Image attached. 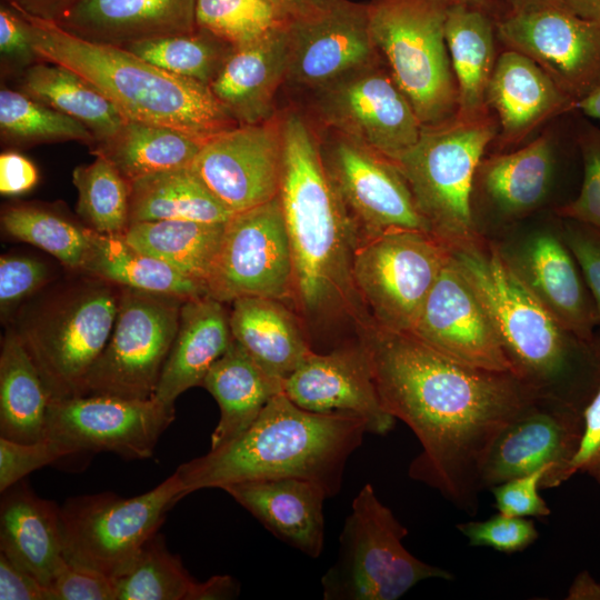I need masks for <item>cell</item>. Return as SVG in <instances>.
<instances>
[{"mask_svg": "<svg viewBox=\"0 0 600 600\" xmlns=\"http://www.w3.org/2000/svg\"><path fill=\"white\" fill-rule=\"evenodd\" d=\"M357 333L384 410L421 444L409 477L474 514L492 442L537 394L512 372L461 363L410 332L367 320Z\"/></svg>", "mask_w": 600, "mask_h": 600, "instance_id": "6da1fadb", "label": "cell"}, {"mask_svg": "<svg viewBox=\"0 0 600 600\" xmlns=\"http://www.w3.org/2000/svg\"><path fill=\"white\" fill-rule=\"evenodd\" d=\"M282 116L283 164L279 200L293 264V303L306 319L367 316L352 282L358 237L324 168L318 132L303 113Z\"/></svg>", "mask_w": 600, "mask_h": 600, "instance_id": "7a4b0ae2", "label": "cell"}, {"mask_svg": "<svg viewBox=\"0 0 600 600\" xmlns=\"http://www.w3.org/2000/svg\"><path fill=\"white\" fill-rule=\"evenodd\" d=\"M452 257L488 312L512 372L538 398L583 412L600 384V338L567 331L533 296L486 238L451 249Z\"/></svg>", "mask_w": 600, "mask_h": 600, "instance_id": "3957f363", "label": "cell"}, {"mask_svg": "<svg viewBox=\"0 0 600 600\" xmlns=\"http://www.w3.org/2000/svg\"><path fill=\"white\" fill-rule=\"evenodd\" d=\"M368 426L350 412L316 413L277 393L254 422L228 443L178 467L186 496L201 489L276 478L320 484L329 498L342 484L346 464Z\"/></svg>", "mask_w": 600, "mask_h": 600, "instance_id": "277c9868", "label": "cell"}, {"mask_svg": "<svg viewBox=\"0 0 600 600\" xmlns=\"http://www.w3.org/2000/svg\"><path fill=\"white\" fill-rule=\"evenodd\" d=\"M17 12L29 23L41 61L83 77L127 119L173 128L203 141L240 126L209 86L166 71L124 48L87 41L56 22Z\"/></svg>", "mask_w": 600, "mask_h": 600, "instance_id": "5b68a950", "label": "cell"}, {"mask_svg": "<svg viewBox=\"0 0 600 600\" xmlns=\"http://www.w3.org/2000/svg\"><path fill=\"white\" fill-rule=\"evenodd\" d=\"M120 293L117 284L74 272L23 303L9 322L52 400L86 394L89 372L112 332Z\"/></svg>", "mask_w": 600, "mask_h": 600, "instance_id": "8992f818", "label": "cell"}, {"mask_svg": "<svg viewBox=\"0 0 600 600\" xmlns=\"http://www.w3.org/2000/svg\"><path fill=\"white\" fill-rule=\"evenodd\" d=\"M499 132L490 111L466 118L457 113L422 126L418 141L393 159L431 232L451 249L484 239L479 231L472 189L477 167Z\"/></svg>", "mask_w": 600, "mask_h": 600, "instance_id": "52a82bcc", "label": "cell"}, {"mask_svg": "<svg viewBox=\"0 0 600 600\" xmlns=\"http://www.w3.org/2000/svg\"><path fill=\"white\" fill-rule=\"evenodd\" d=\"M446 0H370L376 48L422 126L458 110V89L446 42Z\"/></svg>", "mask_w": 600, "mask_h": 600, "instance_id": "ba28073f", "label": "cell"}, {"mask_svg": "<svg viewBox=\"0 0 600 600\" xmlns=\"http://www.w3.org/2000/svg\"><path fill=\"white\" fill-rule=\"evenodd\" d=\"M408 529L381 502L371 483L354 497L340 534L337 561L321 579L324 600H397L428 579L453 574L411 554Z\"/></svg>", "mask_w": 600, "mask_h": 600, "instance_id": "9c48e42d", "label": "cell"}, {"mask_svg": "<svg viewBox=\"0 0 600 600\" xmlns=\"http://www.w3.org/2000/svg\"><path fill=\"white\" fill-rule=\"evenodd\" d=\"M183 497L174 471L137 497L103 492L68 499L60 507L66 560L116 578L158 533L168 510Z\"/></svg>", "mask_w": 600, "mask_h": 600, "instance_id": "30bf717a", "label": "cell"}, {"mask_svg": "<svg viewBox=\"0 0 600 600\" xmlns=\"http://www.w3.org/2000/svg\"><path fill=\"white\" fill-rule=\"evenodd\" d=\"M451 248L431 232L392 230L360 241L352 282L370 321L411 332Z\"/></svg>", "mask_w": 600, "mask_h": 600, "instance_id": "8fae6325", "label": "cell"}, {"mask_svg": "<svg viewBox=\"0 0 600 600\" xmlns=\"http://www.w3.org/2000/svg\"><path fill=\"white\" fill-rule=\"evenodd\" d=\"M184 300L121 287L112 332L89 372L84 396L152 398Z\"/></svg>", "mask_w": 600, "mask_h": 600, "instance_id": "7c38bea8", "label": "cell"}, {"mask_svg": "<svg viewBox=\"0 0 600 600\" xmlns=\"http://www.w3.org/2000/svg\"><path fill=\"white\" fill-rule=\"evenodd\" d=\"M306 93L309 114H304L311 122L389 159L419 139L422 124L384 59Z\"/></svg>", "mask_w": 600, "mask_h": 600, "instance_id": "4fadbf2b", "label": "cell"}, {"mask_svg": "<svg viewBox=\"0 0 600 600\" xmlns=\"http://www.w3.org/2000/svg\"><path fill=\"white\" fill-rule=\"evenodd\" d=\"M319 129L324 168L358 243L392 230L431 232L407 181L389 158L334 130Z\"/></svg>", "mask_w": 600, "mask_h": 600, "instance_id": "5bb4252c", "label": "cell"}, {"mask_svg": "<svg viewBox=\"0 0 600 600\" xmlns=\"http://www.w3.org/2000/svg\"><path fill=\"white\" fill-rule=\"evenodd\" d=\"M220 302L263 297L293 302V264L279 197L234 213L206 282Z\"/></svg>", "mask_w": 600, "mask_h": 600, "instance_id": "9a60e30c", "label": "cell"}, {"mask_svg": "<svg viewBox=\"0 0 600 600\" xmlns=\"http://www.w3.org/2000/svg\"><path fill=\"white\" fill-rule=\"evenodd\" d=\"M174 417V406L153 397L87 394L51 400L46 438L68 456L109 451L127 459H146Z\"/></svg>", "mask_w": 600, "mask_h": 600, "instance_id": "2e32d148", "label": "cell"}, {"mask_svg": "<svg viewBox=\"0 0 600 600\" xmlns=\"http://www.w3.org/2000/svg\"><path fill=\"white\" fill-rule=\"evenodd\" d=\"M496 33L506 49L529 57L577 102L600 88V23L567 4L501 16Z\"/></svg>", "mask_w": 600, "mask_h": 600, "instance_id": "e0dca14e", "label": "cell"}, {"mask_svg": "<svg viewBox=\"0 0 600 600\" xmlns=\"http://www.w3.org/2000/svg\"><path fill=\"white\" fill-rule=\"evenodd\" d=\"M283 164L282 116L240 124L207 140L191 170L233 214L279 194Z\"/></svg>", "mask_w": 600, "mask_h": 600, "instance_id": "ac0fdd59", "label": "cell"}, {"mask_svg": "<svg viewBox=\"0 0 600 600\" xmlns=\"http://www.w3.org/2000/svg\"><path fill=\"white\" fill-rule=\"evenodd\" d=\"M382 59L370 33L367 3L333 0L290 23L286 84L306 93Z\"/></svg>", "mask_w": 600, "mask_h": 600, "instance_id": "d6986e66", "label": "cell"}, {"mask_svg": "<svg viewBox=\"0 0 600 600\" xmlns=\"http://www.w3.org/2000/svg\"><path fill=\"white\" fill-rule=\"evenodd\" d=\"M582 431V411L538 398L492 442L480 470L481 491L546 466L553 468L542 478L541 488L559 487V477L577 453Z\"/></svg>", "mask_w": 600, "mask_h": 600, "instance_id": "ffe728a7", "label": "cell"}, {"mask_svg": "<svg viewBox=\"0 0 600 600\" xmlns=\"http://www.w3.org/2000/svg\"><path fill=\"white\" fill-rule=\"evenodd\" d=\"M410 333L461 363L512 372L488 312L452 253L432 286Z\"/></svg>", "mask_w": 600, "mask_h": 600, "instance_id": "44dd1931", "label": "cell"}, {"mask_svg": "<svg viewBox=\"0 0 600 600\" xmlns=\"http://www.w3.org/2000/svg\"><path fill=\"white\" fill-rule=\"evenodd\" d=\"M499 247L521 281L567 331L586 341L600 338L596 304L559 224Z\"/></svg>", "mask_w": 600, "mask_h": 600, "instance_id": "7402d4cb", "label": "cell"}, {"mask_svg": "<svg viewBox=\"0 0 600 600\" xmlns=\"http://www.w3.org/2000/svg\"><path fill=\"white\" fill-rule=\"evenodd\" d=\"M282 391L307 411L356 413L374 434H387L396 423L380 401L358 341L328 352L312 351L283 381Z\"/></svg>", "mask_w": 600, "mask_h": 600, "instance_id": "603a6c76", "label": "cell"}, {"mask_svg": "<svg viewBox=\"0 0 600 600\" xmlns=\"http://www.w3.org/2000/svg\"><path fill=\"white\" fill-rule=\"evenodd\" d=\"M486 102L498 118L500 149L521 143L539 127L577 112L567 94L533 60L511 49L498 54Z\"/></svg>", "mask_w": 600, "mask_h": 600, "instance_id": "cb8c5ba5", "label": "cell"}, {"mask_svg": "<svg viewBox=\"0 0 600 600\" xmlns=\"http://www.w3.org/2000/svg\"><path fill=\"white\" fill-rule=\"evenodd\" d=\"M222 490L279 540L310 558L321 554L323 502L329 496L320 484L290 477L239 482Z\"/></svg>", "mask_w": 600, "mask_h": 600, "instance_id": "d4e9b609", "label": "cell"}, {"mask_svg": "<svg viewBox=\"0 0 600 600\" xmlns=\"http://www.w3.org/2000/svg\"><path fill=\"white\" fill-rule=\"evenodd\" d=\"M196 0H80L57 24L87 41L124 47L197 30Z\"/></svg>", "mask_w": 600, "mask_h": 600, "instance_id": "484cf974", "label": "cell"}, {"mask_svg": "<svg viewBox=\"0 0 600 600\" xmlns=\"http://www.w3.org/2000/svg\"><path fill=\"white\" fill-rule=\"evenodd\" d=\"M556 168L553 136L544 132L506 153L483 156L473 180L472 197L497 219H522L544 202Z\"/></svg>", "mask_w": 600, "mask_h": 600, "instance_id": "4316f807", "label": "cell"}, {"mask_svg": "<svg viewBox=\"0 0 600 600\" xmlns=\"http://www.w3.org/2000/svg\"><path fill=\"white\" fill-rule=\"evenodd\" d=\"M288 29L234 47L209 86L240 124L263 122L278 113L274 102L278 91L286 84Z\"/></svg>", "mask_w": 600, "mask_h": 600, "instance_id": "83f0119b", "label": "cell"}, {"mask_svg": "<svg viewBox=\"0 0 600 600\" xmlns=\"http://www.w3.org/2000/svg\"><path fill=\"white\" fill-rule=\"evenodd\" d=\"M2 493L0 552L49 588L67 563L60 507L21 481Z\"/></svg>", "mask_w": 600, "mask_h": 600, "instance_id": "f1b7e54d", "label": "cell"}, {"mask_svg": "<svg viewBox=\"0 0 600 600\" xmlns=\"http://www.w3.org/2000/svg\"><path fill=\"white\" fill-rule=\"evenodd\" d=\"M232 340L229 312L223 302L208 294L184 300L153 398L174 406L181 393L202 384L209 369Z\"/></svg>", "mask_w": 600, "mask_h": 600, "instance_id": "f546056e", "label": "cell"}, {"mask_svg": "<svg viewBox=\"0 0 600 600\" xmlns=\"http://www.w3.org/2000/svg\"><path fill=\"white\" fill-rule=\"evenodd\" d=\"M231 304L233 340L268 376L283 383L313 351L298 319L277 299L244 297Z\"/></svg>", "mask_w": 600, "mask_h": 600, "instance_id": "4dcf8cb0", "label": "cell"}, {"mask_svg": "<svg viewBox=\"0 0 600 600\" xmlns=\"http://www.w3.org/2000/svg\"><path fill=\"white\" fill-rule=\"evenodd\" d=\"M444 33L458 89L457 114L472 118L489 112L486 93L498 58L494 16L482 8L451 3Z\"/></svg>", "mask_w": 600, "mask_h": 600, "instance_id": "1f68e13d", "label": "cell"}, {"mask_svg": "<svg viewBox=\"0 0 600 600\" xmlns=\"http://www.w3.org/2000/svg\"><path fill=\"white\" fill-rule=\"evenodd\" d=\"M202 387L216 399L220 419L210 449L244 432L283 383L268 376L234 340L207 372Z\"/></svg>", "mask_w": 600, "mask_h": 600, "instance_id": "d6a6232c", "label": "cell"}, {"mask_svg": "<svg viewBox=\"0 0 600 600\" xmlns=\"http://www.w3.org/2000/svg\"><path fill=\"white\" fill-rule=\"evenodd\" d=\"M51 396L11 323L6 324L0 352V432L13 441L46 438Z\"/></svg>", "mask_w": 600, "mask_h": 600, "instance_id": "836d02e7", "label": "cell"}, {"mask_svg": "<svg viewBox=\"0 0 600 600\" xmlns=\"http://www.w3.org/2000/svg\"><path fill=\"white\" fill-rule=\"evenodd\" d=\"M122 288L190 299L206 288L167 262L140 251L122 234H103L88 228L81 271Z\"/></svg>", "mask_w": 600, "mask_h": 600, "instance_id": "e575fe53", "label": "cell"}, {"mask_svg": "<svg viewBox=\"0 0 600 600\" xmlns=\"http://www.w3.org/2000/svg\"><path fill=\"white\" fill-rule=\"evenodd\" d=\"M206 141L183 131L128 119L116 134L91 146L132 181L161 171L190 167Z\"/></svg>", "mask_w": 600, "mask_h": 600, "instance_id": "d590c367", "label": "cell"}, {"mask_svg": "<svg viewBox=\"0 0 600 600\" xmlns=\"http://www.w3.org/2000/svg\"><path fill=\"white\" fill-rule=\"evenodd\" d=\"M232 216L190 167L129 182V223L157 220L224 223Z\"/></svg>", "mask_w": 600, "mask_h": 600, "instance_id": "8d00e7d4", "label": "cell"}, {"mask_svg": "<svg viewBox=\"0 0 600 600\" xmlns=\"http://www.w3.org/2000/svg\"><path fill=\"white\" fill-rule=\"evenodd\" d=\"M21 91L83 123L96 142L116 134L128 120L98 88L60 64L39 61L27 68Z\"/></svg>", "mask_w": 600, "mask_h": 600, "instance_id": "74e56055", "label": "cell"}, {"mask_svg": "<svg viewBox=\"0 0 600 600\" xmlns=\"http://www.w3.org/2000/svg\"><path fill=\"white\" fill-rule=\"evenodd\" d=\"M224 226L193 220L140 221L129 223L122 237L206 288Z\"/></svg>", "mask_w": 600, "mask_h": 600, "instance_id": "f35d334b", "label": "cell"}, {"mask_svg": "<svg viewBox=\"0 0 600 600\" xmlns=\"http://www.w3.org/2000/svg\"><path fill=\"white\" fill-rule=\"evenodd\" d=\"M116 600H209L210 581H196L163 537L154 534L131 564L113 578Z\"/></svg>", "mask_w": 600, "mask_h": 600, "instance_id": "ab89813d", "label": "cell"}, {"mask_svg": "<svg viewBox=\"0 0 600 600\" xmlns=\"http://www.w3.org/2000/svg\"><path fill=\"white\" fill-rule=\"evenodd\" d=\"M0 220L8 237L43 250L70 272L81 271L88 244L84 224L31 203L6 207Z\"/></svg>", "mask_w": 600, "mask_h": 600, "instance_id": "60d3db41", "label": "cell"}, {"mask_svg": "<svg viewBox=\"0 0 600 600\" xmlns=\"http://www.w3.org/2000/svg\"><path fill=\"white\" fill-rule=\"evenodd\" d=\"M122 48L166 71L210 86L234 47L197 28L191 33L132 42Z\"/></svg>", "mask_w": 600, "mask_h": 600, "instance_id": "b9f144b4", "label": "cell"}, {"mask_svg": "<svg viewBox=\"0 0 600 600\" xmlns=\"http://www.w3.org/2000/svg\"><path fill=\"white\" fill-rule=\"evenodd\" d=\"M76 211L83 224L99 233L122 234L129 226V182L106 158L73 170Z\"/></svg>", "mask_w": 600, "mask_h": 600, "instance_id": "7bdbcfd3", "label": "cell"}, {"mask_svg": "<svg viewBox=\"0 0 600 600\" xmlns=\"http://www.w3.org/2000/svg\"><path fill=\"white\" fill-rule=\"evenodd\" d=\"M1 137L16 144L51 141L96 142L92 132L80 121L33 99L22 91H0Z\"/></svg>", "mask_w": 600, "mask_h": 600, "instance_id": "ee69618b", "label": "cell"}, {"mask_svg": "<svg viewBox=\"0 0 600 600\" xmlns=\"http://www.w3.org/2000/svg\"><path fill=\"white\" fill-rule=\"evenodd\" d=\"M194 20L238 47L289 27L293 18L273 0H196Z\"/></svg>", "mask_w": 600, "mask_h": 600, "instance_id": "f6af8a7d", "label": "cell"}, {"mask_svg": "<svg viewBox=\"0 0 600 600\" xmlns=\"http://www.w3.org/2000/svg\"><path fill=\"white\" fill-rule=\"evenodd\" d=\"M574 141L582 164L581 186L578 194L556 208L554 213L600 229V128L586 118L578 119Z\"/></svg>", "mask_w": 600, "mask_h": 600, "instance_id": "bcb514c9", "label": "cell"}, {"mask_svg": "<svg viewBox=\"0 0 600 600\" xmlns=\"http://www.w3.org/2000/svg\"><path fill=\"white\" fill-rule=\"evenodd\" d=\"M50 267L27 254H2L0 258V312L9 323L20 307L49 286Z\"/></svg>", "mask_w": 600, "mask_h": 600, "instance_id": "7dc6e473", "label": "cell"}, {"mask_svg": "<svg viewBox=\"0 0 600 600\" xmlns=\"http://www.w3.org/2000/svg\"><path fill=\"white\" fill-rule=\"evenodd\" d=\"M472 547H488L502 553L521 552L539 538L533 521L498 512L482 521L457 524Z\"/></svg>", "mask_w": 600, "mask_h": 600, "instance_id": "c3c4849f", "label": "cell"}, {"mask_svg": "<svg viewBox=\"0 0 600 600\" xmlns=\"http://www.w3.org/2000/svg\"><path fill=\"white\" fill-rule=\"evenodd\" d=\"M53 440L24 443L0 437V491L4 492L27 474L67 457Z\"/></svg>", "mask_w": 600, "mask_h": 600, "instance_id": "681fc988", "label": "cell"}, {"mask_svg": "<svg viewBox=\"0 0 600 600\" xmlns=\"http://www.w3.org/2000/svg\"><path fill=\"white\" fill-rule=\"evenodd\" d=\"M552 468V466H546L492 487L490 491L498 512L520 518L550 516L551 510L539 490L542 478Z\"/></svg>", "mask_w": 600, "mask_h": 600, "instance_id": "f907efd6", "label": "cell"}, {"mask_svg": "<svg viewBox=\"0 0 600 600\" xmlns=\"http://www.w3.org/2000/svg\"><path fill=\"white\" fill-rule=\"evenodd\" d=\"M562 238L571 250L596 304L600 336V229L559 218Z\"/></svg>", "mask_w": 600, "mask_h": 600, "instance_id": "816d5d0a", "label": "cell"}, {"mask_svg": "<svg viewBox=\"0 0 600 600\" xmlns=\"http://www.w3.org/2000/svg\"><path fill=\"white\" fill-rule=\"evenodd\" d=\"M49 590L52 600H116L112 578L68 561L52 580Z\"/></svg>", "mask_w": 600, "mask_h": 600, "instance_id": "f5cc1de1", "label": "cell"}, {"mask_svg": "<svg viewBox=\"0 0 600 600\" xmlns=\"http://www.w3.org/2000/svg\"><path fill=\"white\" fill-rule=\"evenodd\" d=\"M583 431L577 453L559 477L558 486L577 473L600 484V384L584 407Z\"/></svg>", "mask_w": 600, "mask_h": 600, "instance_id": "db71d44e", "label": "cell"}, {"mask_svg": "<svg viewBox=\"0 0 600 600\" xmlns=\"http://www.w3.org/2000/svg\"><path fill=\"white\" fill-rule=\"evenodd\" d=\"M0 52L2 61L11 68H29L41 61L32 46L29 23L3 4L0 8Z\"/></svg>", "mask_w": 600, "mask_h": 600, "instance_id": "11a10c76", "label": "cell"}, {"mask_svg": "<svg viewBox=\"0 0 600 600\" xmlns=\"http://www.w3.org/2000/svg\"><path fill=\"white\" fill-rule=\"evenodd\" d=\"M1 600H52L48 587L0 552Z\"/></svg>", "mask_w": 600, "mask_h": 600, "instance_id": "9f6ffc18", "label": "cell"}, {"mask_svg": "<svg viewBox=\"0 0 600 600\" xmlns=\"http://www.w3.org/2000/svg\"><path fill=\"white\" fill-rule=\"evenodd\" d=\"M39 173L36 166L16 151L0 154V192L3 196H18L33 189Z\"/></svg>", "mask_w": 600, "mask_h": 600, "instance_id": "6f0895ef", "label": "cell"}, {"mask_svg": "<svg viewBox=\"0 0 600 600\" xmlns=\"http://www.w3.org/2000/svg\"><path fill=\"white\" fill-rule=\"evenodd\" d=\"M80 0H6L10 8L37 19L59 23Z\"/></svg>", "mask_w": 600, "mask_h": 600, "instance_id": "680465c9", "label": "cell"}, {"mask_svg": "<svg viewBox=\"0 0 600 600\" xmlns=\"http://www.w3.org/2000/svg\"><path fill=\"white\" fill-rule=\"evenodd\" d=\"M494 9L496 19L501 16L566 4L564 0H488Z\"/></svg>", "mask_w": 600, "mask_h": 600, "instance_id": "91938a15", "label": "cell"}, {"mask_svg": "<svg viewBox=\"0 0 600 600\" xmlns=\"http://www.w3.org/2000/svg\"><path fill=\"white\" fill-rule=\"evenodd\" d=\"M567 600H600V582L589 571L583 570L573 579L567 592Z\"/></svg>", "mask_w": 600, "mask_h": 600, "instance_id": "94428289", "label": "cell"}, {"mask_svg": "<svg viewBox=\"0 0 600 600\" xmlns=\"http://www.w3.org/2000/svg\"><path fill=\"white\" fill-rule=\"evenodd\" d=\"M282 7L293 19L313 14L333 0H273Z\"/></svg>", "mask_w": 600, "mask_h": 600, "instance_id": "6125c7cd", "label": "cell"}, {"mask_svg": "<svg viewBox=\"0 0 600 600\" xmlns=\"http://www.w3.org/2000/svg\"><path fill=\"white\" fill-rule=\"evenodd\" d=\"M578 16L600 23V0H564Z\"/></svg>", "mask_w": 600, "mask_h": 600, "instance_id": "be15d7a7", "label": "cell"}, {"mask_svg": "<svg viewBox=\"0 0 600 600\" xmlns=\"http://www.w3.org/2000/svg\"><path fill=\"white\" fill-rule=\"evenodd\" d=\"M577 111L584 117L600 120V88L580 99Z\"/></svg>", "mask_w": 600, "mask_h": 600, "instance_id": "e7e4bbea", "label": "cell"}, {"mask_svg": "<svg viewBox=\"0 0 600 600\" xmlns=\"http://www.w3.org/2000/svg\"><path fill=\"white\" fill-rule=\"evenodd\" d=\"M446 1H448L450 4L451 3H463V4H469V6L482 8L484 10L489 11L490 13H492L496 17L494 9H493V7L491 6V3L488 0H446Z\"/></svg>", "mask_w": 600, "mask_h": 600, "instance_id": "03108f58", "label": "cell"}]
</instances>
